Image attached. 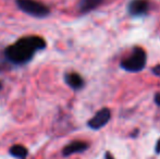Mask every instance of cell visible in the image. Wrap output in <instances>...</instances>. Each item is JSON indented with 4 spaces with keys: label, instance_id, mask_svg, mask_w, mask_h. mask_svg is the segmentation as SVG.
Returning a JSON list of instances; mask_svg holds the SVG:
<instances>
[{
    "label": "cell",
    "instance_id": "3957f363",
    "mask_svg": "<svg viewBox=\"0 0 160 159\" xmlns=\"http://www.w3.org/2000/svg\"><path fill=\"white\" fill-rule=\"evenodd\" d=\"M15 2L20 10L37 19L46 17L50 13L48 7L37 0H15Z\"/></svg>",
    "mask_w": 160,
    "mask_h": 159
},
{
    "label": "cell",
    "instance_id": "277c9868",
    "mask_svg": "<svg viewBox=\"0 0 160 159\" xmlns=\"http://www.w3.org/2000/svg\"><path fill=\"white\" fill-rule=\"evenodd\" d=\"M111 118V112L108 108H102L88 121V127L93 130H99L103 127Z\"/></svg>",
    "mask_w": 160,
    "mask_h": 159
},
{
    "label": "cell",
    "instance_id": "ba28073f",
    "mask_svg": "<svg viewBox=\"0 0 160 159\" xmlns=\"http://www.w3.org/2000/svg\"><path fill=\"white\" fill-rule=\"evenodd\" d=\"M103 2V0H81L78 4V9L82 13H88L95 10Z\"/></svg>",
    "mask_w": 160,
    "mask_h": 159
},
{
    "label": "cell",
    "instance_id": "5b68a950",
    "mask_svg": "<svg viewBox=\"0 0 160 159\" xmlns=\"http://www.w3.org/2000/svg\"><path fill=\"white\" fill-rule=\"evenodd\" d=\"M128 13L133 17H143L149 10L147 0H132L128 7Z\"/></svg>",
    "mask_w": 160,
    "mask_h": 159
},
{
    "label": "cell",
    "instance_id": "7c38bea8",
    "mask_svg": "<svg viewBox=\"0 0 160 159\" xmlns=\"http://www.w3.org/2000/svg\"><path fill=\"white\" fill-rule=\"evenodd\" d=\"M105 158H106V159H114V158H113V156H112L110 153H106V154H105Z\"/></svg>",
    "mask_w": 160,
    "mask_h": 159
},
{
    "label": "cell",
    "instance_id": "9c48e42d",
    "mask_svg": "<svg viewBox=\"0 0 160 159\" xmlns=\"http://www.w3.org/2000/svg\"><path fill=\"white\" fill-rule=\"evenodd\" d=\"M9 153H10V155L14 158L25 159L28 154V151L26 147L22 146V145H13V146L9 149Z\"/></svg>",
    "mask_w": 160,
    "mask_h": 159
},
{
    "label": "cell",
    "instance_id": "4fadbf2b",
    "mask_svg": "<svg viewBox=\"0 0 160 159\" xmlns=\"http://www.w3.org/2000/svg\"><path fill=\"white\" fill-rule=\"evenodd\" d=\"M156 153H160V140L158 141V143H157V145H156Z\"/></svg>",
    "mask_w": 160,
    "mask_h": 159
},
{
    "label": "cell",
    "instance_id": "7a4b0ae2",
    "mask_svg": "<svg viewBox=\"0 0 160 159\" xmlns=\"http://www.w3.org/2000/svg\"><path fill=\"white\" fill-rule=\"evenodd\" d=\"M147 56L143 48L135 47L132 51V55L121 62V67L128 72H139L146 66Z\"/></svg>",
    "mask_w": 160,
    "mask_h": 159
},
{
    "label": "cell",
    "instance_id": "6da1fadb",
    "mask_svg": "<svg viewBox=\"0 0 160 159\" xmlns=\"http://www.w3.org/2000/svg\"><path fill=\"white\" fill-rule=\"evenodd\" d=\"M46 47V42L42 37L37 35L22 37L14 44L10 45L4 49V57L9 62L15 66H22L30 62L39 50Z\"/></svg>",
    "mask_w": 160,
    "mask_h": 159
},
{
    "label": "cell",
    "instance_id": "52a82bcc",
    "mask_svg": "<svg viewBox=\"0 0 160 159\" xmlns=\"http://www.w3.org/2000/svg\"><path fill=\"white\" fill-rule=\"evenodd\" d=\"M64 80H65V83H67L72 89H74V91L82 89L83 86H84V80H83V77L75 72L67 73V74L64 75Z\"/></svg>",
    "mask_w": 160,
    "mask_h": 159
},
{
    "label": "cell",
    "instance_id": "8fae6325",
    "mask_svg": "<svg viewBox=\"0 0 160 159\" xmlns=\"http://www.w3.org/2000/svg\"><path fill=\"white\" fill-rule=\"evenodd\" d=\"M155 102H156L158 106H160V93L156 94V96H155Z\"/></svg>",
    "mask_w": 160,
    "mask_h": 159
},
{
    "label": "cell",
    "instance_id": "30bf717a",
    "mask_svg": "<svg viewBox=\"0 0 160 159\" xmlns=\"http://www.w3.org/2000/svg\"><path fill=\"white\" fill-rule=\"evenodd\" d=\"M152 73H154L155 75H157V77H160V64L156 66L154 69H152Z\"/></svg>",
    "mask_w": 160,
    "mask_h": 159
},
{
    "label": "cell",
    "instance_id": "5bb4252c",
    "mask_svg": "<svg viewBox=\"0 0 160 159\" xmlns=\"http://www.w3.org/2000/svg\"><path fill=\"white\" fill-rule=\"evenodd\" d=\"M1 87H2V85H1V83H0V89H1Z\"/></svg>",
    "mask_w": 160,
    "mask_h": 159
},
{
    "label": "cell",
    "instance_id": "8992f818",
    "mask_svg": "<svg viewBox=\"0 0 160 159\" xmlns=\"http://www.w3.org/2000/svg\"><path fill=\"white\" fill-rule=\"evenodd\" d=\"M87 148H88V144L86 142H83V141H73V142H71L69 145H67L64 147L63 151H62V154H63V156L67 157V156L73 155V154L83 153Z\"/></svg>",
    "mask_w": 160,
    "mask_h": 159
}]
</instances>
